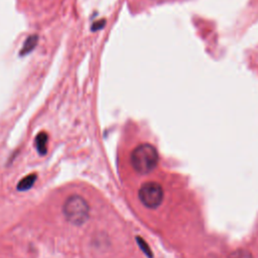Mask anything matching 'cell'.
I'll return each instance as SVG.
<instances>
[{
  "instance_id": "obj_3",
  "label": "cell",
  "mask_w": 258,
  "mask_h": 258,
  "mask_svg": "<svg viewBox=\"0 0 258 258\" xmlns=\"http://www.w3.org/2000/svg\"><path fill=\"white\" fill-rule=\"evenodd\" d=\"M163 188L156 181H146L138 190V198L140 202L143 206L149 209L158 208L163 202Z\"/></svg>"
},
{
  "instance_id": "obj_7",
  "label": "cell",
  "mask_w": 258,
  "mask_h": 258,
  "mask_svg": "<svg viewBox=\"0 0 258 258\" xmlns=\"http://www.w3.org/2000/svg\"><path fill=\"white\" fill-rule=\"evenodd\" d=\"M229 258H252V254L247 250L240 249L231 253Z\"/></svg>"
},
{
  "instance_id": "obj_1",
  "label": "cell",
  "mask_w": 258,
  "mask_h": 258,
  "mask_svg": "<svg viewBox=\"0 0 258 258\" xmlns=\"http://www.w3.org/2000/svg\"><path fill=\"white\" fill-rule=\"evenodd\" d=\"M130 162L137 173L148 174L153 171L158 164L157 150L149 143L139 144L132 150Z\"/></svg>"
},
{
  "instance_id": "obj_2",
  "label": "cell",
  "mask_w": 258,
  "mask_h": 258,
  "mask_svg": "<svg viewBox=\"0 0 258 258\" xmlns=\"http://www.w3.org/2000/svg\"><path fill=\"white\" fill-rule=\"evenodd\" d=\"M62 213L66 220L74 226H82L89 220L90 206L81 196H70L63 203Z\"/></svg>"
},
{
  "instance_id": "obj_5",
  "label": "cell",
  "mask_w": 258,
  "mask_h": 258,
  "mask_svg": "<svg viewBox=\"0 0 258 258\" xmlns=\"http://www.w3.org/2000/svg\"><path fill=\"white\" fill-rule=\"evenodd\" d=\"M47 141H48V136L45 132H40L37 134L35 137V146L36 150L40 155H44L47 150Z\"/></svg>"
},
{
  "instance_id": "obj_6",
  "label": "cell",
  "mask_w": 258,
  "mask_h": 258,
  "mask_svg": "<svg viewBox=\"0 0 258 258\" xmlns=\"http://www.w3.org/2000/svg\"><path fill=\"white\" fill-rule=\"evenodd\" d=\"M136 241L139 245V248L141 249V251L148 257V258H153V254H152V251L150 249V247L148 246V244L139 236L136 237Z\"/></svg>"
},
{
  "instance_id": "obj_4",
  "label": "cell",
  "mask_w": 258,
  "mask_h": 258,
  "mask_svg": "<svg viewBox=\"0 0 258 258\" xmlns=\"http://www.w3.org/2000/svg\"><path fill=\"white\" fill-rule=\"evenodd\" d=\"M36 178H37V175L35 173H31V174H28V175L24 176L17 183V186H16L17 190L25 191V190L30 189L33 186V184L35 183Z\"/></svg>"
}]
</instances>
